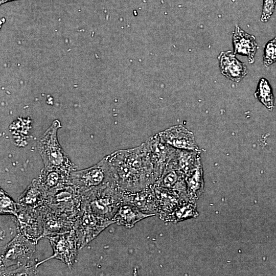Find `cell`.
I'll return each mask as SVG.
<instances>
[{
	"mask_svg": "<svg viewBox=\"0 0 276 276\" xmlns=\"http://www.w3.org/2000/svg\"><path fill=\"white\" fill-rule=\"evenodd\" d=\"M47 191L38 179H34L18 198L19 205L37 208L44 204Z\"/></svg>",
	"mask_w": 276,
	"mask_h": 276,
	"instance_id": "cell-18",
	"label": "cell"
},
{
	"mask_svg": "<svg viewBox=\"0 0 276 276\" xmlns=\"http://www.w3.org/2000/svg\"><path fill=\"white\" fill-rule=\"evenodd\" d=\"M123 202L131 204L142 212L157 215V200L153 186L135 192H123Z\"/></svg>",
	"mask_w": 276,
	"mask_h": 276,
	"instance_id": "cell-15",
	"label": "cell"
},
{
	"mask_svg": "<svg viewBox=\"0 0 276 276\" xmlns=\"http://www.w3.org/2000/svg\"><path fill=\"white\" fill-rule=\"evenodd\" d=\"M254 95L268 109H273V95L271 88L266 79L262 78L260 80Z\"/></svg>",
	"mask_w": 276,
	"mask_h": 276,
	"instance_id": "cell-24",
	"label": "cell"
},
{
	"mask_svg": "<svg viewBox=\"0 0 276 276\" xmlns=\"http://www.w3.org/2000/svg\"><path fill=\"white\" fill-rule=\"evenodd\" d=\"M199 213L196 202L185 201L178 205L168 215L165 222L177 223L191 218H196Z\"/></svg>",
	"mask_w": 276,
	"mask_h": 276,
	"instance_id": "cell-23",
	"label": "cell"
},
{
	"mask_svg": "<svg viewBox=\"0 0 276 276\" xmlns=\"http://www.w3.org/2000/svg\"><path fill=\"white\" fill-rule=\"evenodd\" d=\"M49 239L53 250V254L44 260L36 263L38 267L51 259H56L71 269L76 259L78 247L77 239L74 229L61 234L50 236Z\"/></svg>",
	"mask_w": 276,
	"mask_h": 276,
	"instance_id": "cell-8",
	"label": "cell"
},
{
	"mask_svg": "<svg viewBox=\"0 0 276 276\" xmlns=\"http://www.w3.org/2000/svg\"><path fill=\"white\" fill-rule=\"evenodd\" d=\"M115 223L92 213L81 211L75 219L73 229L76 234L78 249H81L107 227Z\"/></svg>",
	"mask_w": 276,
	"mask_h": 276,
	"instance_id": "cell-7",
	"label": "cell"
},
{
	"mask_svg": "<svg viewBox=\"0 0 276 276\" xmlns=\"http://www.w3.org/2000/svg\"><path fill=\"white\" fill-rule=\"evenodd\" d=\"M13 218L17 233L37 243L43 238L42 218L38 208H32L18 204L17 214Z\"/></svg>",
	"mask_w": 276,
	"mask_h": 276,
	"instance_id": "cell-9",
	"label": "cell"
},
{
	"mask_svg": "<svg viewBox=\"0 0 276 276\" xmlns=\"http://www.w3.org/2000/svg\"><path fill=\"white\" fill-rule=\"evenodd\" d=\"M276 62V37L269 40L266 44L264 55L263 63L268 67Z\"/></svg>",
	"mask_w": 276,
	"mask_h": 276,
	"instance_id": "cell-27",
	"label": "cell"
},
{
	"mask_svg": "<svg viewBox=\"0 0 276 276\" xmlns=\"http://www.w3.org/2000/svg\"><path fill=\"white\" fill-rule=\"evenodd\" d=\"M60 122L55 120L39 137L37 148L44 167L57 169L68 174L76 170V166L70 159L60 146L57 136Z\"/></svg>",
	"mask_w": 276,
	"mask_h": 276,
	"instance_id": "cell-2",
	"label": "cell"
},
{
	"mask_svg": "<svg viewBox=\"0 0 276 276\" xmlns=\"http://www.w3.org/2000/svg\"><path fill=\"white\" fill-rule=\"evenodd\" d=\"M36 263L32 262L13 269L1 270V275H36L38 273Z\"/></svg>",
	"mask_w": 276,
	"mask_h": 276,
	"instance_id": "cell-26",
	"label": "cell"
},
{
	"mask_svg": "<svg viewBox=\"0 0 276 276\" xmlns=\"http://www.w3.org/2000/svg\"><path fill=\"white\" fill-rule=\"evenodd\" d=\"M18 209V203L3 189H0V214L1 215L16 216Z\"/></svg>",
	"mask_w": 276,
	"mask_h": 276,
	"instance_id": "cell-25",
	"label": "cell"
},
{
	"mask_svg": "<svg viewBox=\"0 0 276 276\" xmlns=\"http://www.w3.org/2000/svg\"><path fill=\"white\" fill-rule=\"evenodd\" d=\"M37 244L17 233L1 250V270L11 269L34 262Z\"/></svg>",
	"mask_w": 276,
	"mask_h": 276,
	"instance_id": "cell-5",
	"label": "cell"
},
{
	"mask_svg": "<svg viewBox=\"0 0 276 276\" xmlns=\"http://www.w3.org/2000/svg\"><path fill=\"white\" fill-rule=\"evenodd\" d=\"M70 174L62 170L44 167L38 180L47 193L69 183Z\"/></svg>",
	"mask_w": 276,
	"mask_h": 276,
	"instance_id": "cell-21",
	"label": "cell"
},
{
	"mask_svg": "<svg viewBox=\"0 0 276 276\" xmlns=\"http://www.w3.org/2000/svg\"><path fill=\"white\" fill-rule=\"evenodd\" d=\"M69 183L82 195L109 185L116 184L107 156L93 166L71 172Z\"/></svg>",
	"mask_w": 276,
	"mask_h": 276,
	"instance_id": "cell-4",
	"label": "cell"
},
{
	"mask_svg": "<svg viewBox=\"0 0 276 276\" xmlns=\"http://www.w3.org/2000/svg\"><path fill=\"white\" fill-rule=\"evenodd\" d=\"M200 153V151L176 149L174 159L185 177L201 161Z\"/></svg>",
	"mask_w": 276,
	"mask_h": 276,
	"instance_id": "cell-22",
	"label": "cell"
},
{
	"mask_svg": "<svg viewBox=\"0 0 276 276\" xmlns=\"http://www.w3.org/2000/svg\"><path fill=\"white\" fill-rule=\"evenodd\" d=\"M123 192L116 184L88 191L82 196L81 211L112 220L123 202Z\"/></svg>",
	"mask_w": 276,
	"mask_h": 276,
	"instance_id": "cell-3",
	"label": "cell"
},
{
	"mask_svg": "<svg viewBox=\"0 0 276 276\" xmlns=\"http://www.w3.org/2000/svg\"><path fill=\"white\" fill-rule=\"evenodd\" d=\"M276 0H264L263 10L261 17L262 22L267 21L271 17L275 8Z\"/></svg>",
	"mask_w": 276,
	"mask_h": 276,
	"instance_id": "cell-28",
	"label": "cell"
},
{
	"mask_svg": "<svg viewBox=\"0 0 276 276\" xmlns=\"http://www.w3.org/2000/svg\"><path fill=\"white\" fill-rule=\"evenodd\" d=\"M154 216L152 214L145 213L131 204L123 202L113 220L118 225L130 228L139 221Z\"/></svg>",
	"mask_w": 276,
	"mask_h": 276,
	"instance_id": "cell-19",
	"label": "cell"
},
{
	"mask_svg": "<svg viewBox=\"0 0 276 276\" xmlns=\"http://www.w3.org/2000/svg\"><path fill=\"white\" fill-rule=\"evenodd\" d=\"M158 134L165 143L176 149L200 151L193 133L182 125L173 126Z\"/></svg>",
	"mask_w": 276,
	"mask_h": 276,
	"instance_id": "cell-12",
	"label": "cell"
},
{
	"mask_svg": "<svg viewBox=\"0 0 276 276\" xmlns=\"http://www.w3.org/2000/svg\"><path fill=\"white\" fill-rule=\"evenodd\" d=\"M233 34L234 54L247 56L248 62L253 63L258 48L255 37L244 32L238 25L236 26Z\"/></svg>",
	"mask_w": 276,
	"mask_h": 276,
	"instance_id": "cell-17",
	"label": "cell"
},
{
	"mask_svg": "<svg viewBox=\"0 0 276 276\" xmlns=\"http://www.w3.org/2000/svg\"><path fill=\"white\" fill-rule=\"evenodd\" d=\"M157 200V215L164 221L172 211L181 202L190 200L187 196L170 189L153 185Z\"/></svg>",
	"mask_w": 276,
	"mask_h": 276,
	"instance_id": "cell-13",
	"label": "cell"
},
{
	"mask_svg": "<svg viewBox=\"0 0 276 276\" xmlns=\"http://www.w3.org/2000/svg\"><path fill=\"white\" fill-rule=\"evenodd\" d=\"M38 209L42 218L43 238L63 234L73 229L75 221L73 219L51 210L44 204Z\"/></svg>",
	"mask_w": 276,
	"mask_h": 276,
	"instance_id": "cell-11",
	"label": "cell"
},
{
	"mask_svg": "<svg viewBox=\"0 0 276 276\" xmlns=\"http://www.w3.org/2000/svg\"><path fill=\"white\" fill-rule=\"evenodd\" d=\"M118 188L123 192H135L156 181L145 142L131 149L120 150L107 155Z\"/></svg>",
	"mask_w": 276,
	"mask_h": 276,
	"instance_id": "cell-1",
	"label": "cell"
},
{
	"mask_svg": "<svg viewBox=\"0 0 276 276\" xmlns=\"http://www.w3.org/2000/svg\"><path fill=\"white\" fill-rule=\"evenodd\" d=\"M174 156L167 164L160 177L154 185L175 191L188 197L185 177L178 169Z\"/></svg>",
	"mask_w": 276,
	"mask_h": 276,
	"instance_id": "cell-14",
	"label": "cell"
},
{
	"mask_svg": "<svg viewBox=\"0 0 276 276\" xmlns=\"http://www.w3.org/2000/svg\"><path fill=\"white\" fill-rule=\"evenodd\" d=\"M144 142L153 165L157 181L167 164L174 157L176 149L165 143L158 133L149 137Z\"/></svg>",
	"mask_w": 276,
	"mask_h": 276,
	"instance_id": "cell-10",
	"label": "cell"
},
{
	"mask_svg": "<svg viewBox=\"0 0 276 276\" xmlns=\"http://www.w3.org/2000/svg\"><path fill=\"white\" fill-rule=\"evenodd\" d=\"M218 59L222 74L234 82H239L247 73L246 65L236 58L234 52L222 51Z\"/></svg>",
	"mask_w": 276,
	"mask_h": 276,
	"instance_id": "cell-16",
	"label": "cell"
},
{
	"mask_svg": "<svg viewBox=\"0 0 276 276\" xmlns=\"http://www.w3.org/2000/svg\"><path fill=\"white\" fill-rule=\"evenodd\" d=\"M14 1V0H1V4H2L4 3H6V2H8L9 1Z\"/></svg>",
	"mask_w": 276,
	"mask_h": 276,
	"instance_id": "cell-29",
	"label": "cell"
},
{
	"mask_svg": "<svg viewBox=\"0 0 276 276\" xmlns=\"http://www.w3.org/2000/svg\"><path fill=\"white\" fill-rule=\"evenodd\" d=\"M185 181L189 199L196 202L204 191L203 172L201 161L185 176Z\"/></svg>",
	"mask_w": 276,
	"mask_h": 276,
	"instance_id": "cell-20",
	"label": "cell"
},
{
	"mask_svg": "<svg viewBox=\"0 0 276 276\" xmlns=\"http://www.w3.org/2000/svg\"><path fill=\"white\" fill-rule=\"evenodd\" d=\"M82 196L72 185L67 183L48 192L44 204L75 221L81 212Z\"/></svg>",
	"mask_w": 276,
	"mask_h": 276,
	"instance_id": "cell-6",
	"label": "cell"
}]
</instances>
